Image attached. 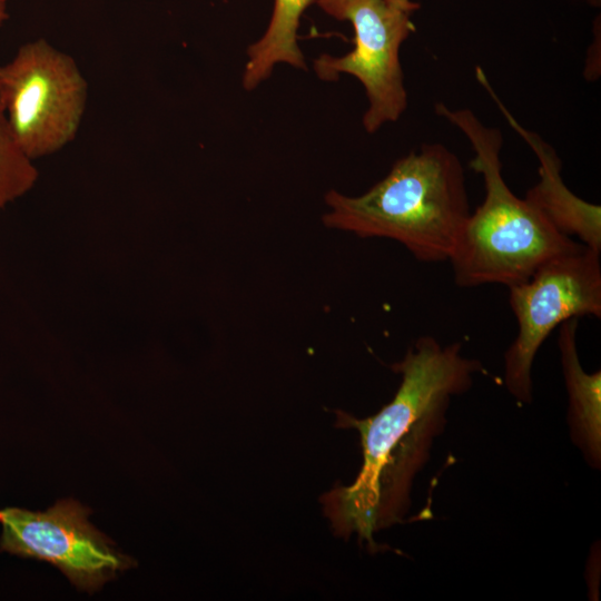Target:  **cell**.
<instances>
[{"label": "cell", "instance_id": "1", "mask_svg": "<svg viewBox=\"0 0 601 601\" xmlns=\"http://www.w3.org/2000/svg\"><path fill=\"white\" fill-rule=\"evenodd\" d=\"M460 343L441 345L422 336L392 365L401 374L393 400L359 420L337 411V426L359 432L363 465L348 486H335L321 501L337 535L356 534L375 552L374 534L402 522L412 484L426 465L434 440L444 431L453 396L467 392L482 363L461 354Z\"/></svg>", "mask_w": 601, "mask_h": 601}, {"label": "cell", "instance_id": "2", "mask_svg": "<svg viewBox=\"0 0 601 601\" xmlns=\"http://www.w3.org/2000/svg\"><path fill=\"white\" fill-rule=\"evenodd\" d=\"M325 203L326 226L394 239L425 263L450 259L471 214L463 165L439 142L397 159L366 193L351 197L331 190Z\"/></svg>", "mask_w": 601, "mask_h": 601}, {"label": "cell", "instance_id": "3", "mask_svg": "<svg viewBox=\"0 0 601 601\" xmlns=\"http://www.w3.org/2000/svg\"><path fill=\"white\" fill-rule=\"evenodd\" d=\"M435 112L456 127L474 151L470 167L482 175L483 203L469 216L450 257L461 287L526 280L540 266L580 244L559 231L526 198H519L502 175L503 136L469 108L435 104Z\"/></svg>", "mask_w": 601, "mask_h": 601}, {"label": "cell", "instance_id": "4", "mask_svg": "<svg viewBox=\"0 0 601 601\" xmlns=\"http://www.w3.org/2000/svg\"><path fill=\"white\" fill-rule=\"evenodd\" d=\"M87 98L88 83L75 59L45 39L23 43L0 66V104L16 142L31 160L75 139Z\"/></svg>", "mask_w": 601, "mask_h": 601}, {"label": "cell", "instance_id": "5", "mask_svg": "<svg viewBox=\"0 0 601 601\" xmlns=\"http://www.w3.org/2000/svg\"><path fill=\"white\" fill-rule=\"evenodd\" d=\"M508 288L518 334L504 355V383L518 402L529 404L534 357L550 333L570 318L601 317L600 252L580 244Z\"/></svg>", "mask_w": 601, "mask_h": 601}, {"label": "cell", "instance_id": "6", "mask_svg": "<svg viewBox=\"0 0 601 601\" xmlns=\"http://www.w3.org/2000/svg\"><path fill=\"white\" fill-rule=\"evenodd\" d=\"M328 16L348 21L354 30V48L343 56L323 53L313 62L322 80L353 76L363 86L368 106L363 127L374 134L397 121L407 107V91L401 63V47L415 31L411 12L386 0H316Z\"/></svg>", "mask_w": 601, "mask_h": 601}, {"label": "cell", "instance_id": "7", "mask_svg": "<svg viewBox=\"0 0 601 601\" xmlns=\"http://www.w3.org/2000/svg\"><path fill=\"white\" fill-rule=\"evenodd\" d=\"M88 513L73 500L43 512L7 508L0 518V549L52 563L78 588L95 590L130 562L88 522Z\"/></svg>", "mask_w": 601, "mask_h": 601}, {"label": "cell", "instance_id": "8", "mask_svg": "<svg viewBox=\"0 0 601 601\" xmlns=\"http://www.w3.org/2000/svg\"><path fill=\"white\" fill-rule=\"evenodd\" d=\"M479 83L492 98L508 124L535 154L539 181L525 198L562 234L577 236L588 247L601 252V207L573 194L561 175V159L554 148L536 132L523 127L499 98L484 70L475 68Z\"/></svg>", "mask_w": 601, "mask_h": 601}, {"label": "cell", "instance_id": "9", "mask_svg": "<svg viewBox=\"0 0 601 601\" xmlns=\"http://www.w3.org/2000/svg\"><path fill=\"white\" fill-rule=\"evenodd\" d=\"M579 318H570L559 327L558 346L568 393L570 437L585 462L593 469L601 465V372L587 373L579 359L577 331Z\"/></svg>", "mask_w": 601, "mask_h": 601}, {"label": "cell", "instance_id": "10", "mask_svg": "<svg viewBox=\"0 0 601 601\" xmlns=\"http://www.w3.org/2000/svg\"><path fill=\"white\" fill-rule=\"evenodd\" d=\"M314 0H274L268 27L264 35L247 49L243 72V87L255 89L266 80L274 67L287 63L306 69L305 57L298 46L297 31L300 18Z\"/></svg>", "mask_w": 601, "mask_h": 601}, {"label": "cell", "instance_id": "11", "mask_svg": "<svg viewBox=\"0 0 601 601\" xmlns=\"http://www.w3.org/2000/svg\"><path fill=\"white\" fill-rule=\"evenodd\" d=\"M39 173L16 142L0 104V213L27 194Z\"/></svg>", "mask_w": 601, "mask_h": 601}, {"label": "cell", "instance_id": "12", "mask_svg": "<svg viewBox=\"0 0 601 601\" xmlns=\"http://www.w3.org/2000/svg\"><path fill=\"white\" fill-rule=\"evenodd\" d=\"M583 76L589 81H595L601 76V22L600 14L593 21V39L588 46Z\"/></svg>", "mask_w": 601, "mask_h": 601}, {"label": "cell", "instance_id": "13", "mask_svg": "<svg viewBox=\"0 0 601 601\" xmlns=\"http://www.w3.org/2000/svg\"><path fill=\"white\" fill-rule=\"evenodd\" d=\"M388 3L413 13L420 8L418 2L413 0H386Z\"/></svg>", "mask_w": 601, "mask_h": 601}, {"label": "cell", "instance_id": "14", "mask_svg": "<svg viewBox=\"0 0 601 601\" xmlns=\"http://www.w3.org/2000/svg\"><path fill=\"white\" fill-rule=\"evenodd\" d=\"M8 18H9L8 2L7 0H0V27L4 24Z\"/></svg>", "mask_w": 601, "mask_h": 601}, {"label": "cell", "instance_id": "15", "mask_svg": "<svg viewBox=\"0 0 601 601\" xmlns=\"http://www.w3.org/2000/svg\"><path fill=\"white\" fill-rule=\"evenodd\" d=\"M588 2L589 6L593 7V8H600L601 6V0H585Z\"/></svg>", "mask_w": 601, "mask_h": 601}, {"label": "cell", "instance_id": "16", "mask_svg": "<svg viewBox=\"0 0 601 601\" xmlns=\"http://www.w3.org/2000/svg\"><path fill=\"white\" fill-rule=\"evenodd\" d=\"M0 518H1V511H0Z\"/></svg>", "mask_w": 601, "mask_h": 601}]
</instances>
